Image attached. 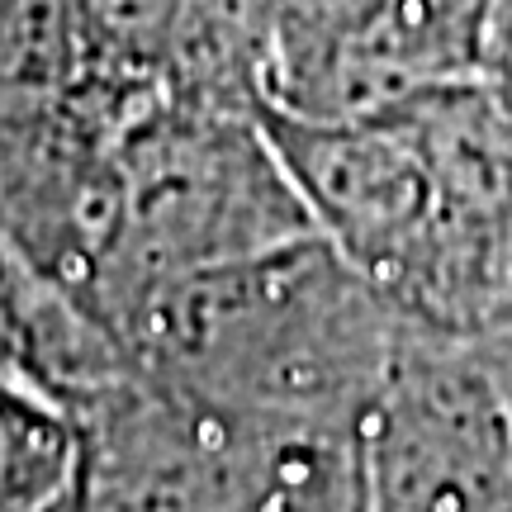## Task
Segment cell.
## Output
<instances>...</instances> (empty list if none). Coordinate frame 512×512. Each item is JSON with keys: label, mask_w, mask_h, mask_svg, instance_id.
Instances as JSON below:
<instances>
[{"label": "cell", "mask_w": 512, "mask_h": 512, "mask_svg": "<svg viewBox=\"0 0 512 512\" xmlns=\"http://www.w3.org/2000/svg\"><path fill=\"white\" fill-rule=\"evenodd\" d=\"M110 328L147 380L313 418H361L403 337L399 313L318 233L147 285Z\"/></svg>", "instance_id": "1"}, {"label": "cell", "mask_w": 512, "mask_h": 512, "mask_svg": "<svg viewBox=\"0 0 512 512\" xmlns=\"http://www.w3.org/2000/svg\"><path fill=\"white\" fill-rule=\"evenodd\" d=\"M72 418L67 512H366L361 418L242 408L138 370Z\"/></svg>", "instance_id": "2"}, {"label": "cell", "mask_w": 512, "mask_h": 512, "mask_svg": "<svg viewBox=\"0 0 512 512\" xmlns=\"http://www.w3.org/2000/svg\"><path fill=\"white\" fill-rule=\"evenodd\" d=\"M114 171V233L95 294L105 323L147 285L318 233L261 114L195 110L157 95L124 128Z\"/></svg>", "instance_id": "3"}, {"label": "cell", "mask_w": 512, "mask_h": 512, "mask_svg": "<svg viewBox=\"0 0 512 512\" xmlns=\"http://www.w3.org/2000/svg\"><path fill=\"white\" fill-rule=\"evenodd\" d=\"M366 512H512V418L484 337L403 328L361 413Z\"/></svg>", "instance_id": "4"}, {"label": "cell", "mask_w": 512, "mask_h": 512, "mask_svg": "<svg viewBox=\"0 0 512 512\" xmlns=\"http://www.w3.org/2000/svg\"><path fill=\"white\" fill-rule=\"evenodd\" d=\"M81 475L76 418L0 366V512H67Z\"/></svg>", "instance_id": "5"}, {"label": "cell", "mask_w": 512, "mask_h": 512, "mask_svg": "<svg viewBox=\"0 0 512 512\" xmlns=\"http://www.w3.org/2000/svg\"><path fill=\"white\" fill-rule=\"evenodd\" d=\"M190 0H72L100 76L162 91V67Z\"/></svg>", "instance_id": "6"}, {"label": "cell", "mask_w": 512, "mask_h": 512, "mask_svg": "<svg viewBox=\"0 0 512 512\" xmlns=\"http://www.w3.org/2000/svg\"><path fill=\"white\" fill-rule=\"evenodd\" d=\"M479 76L494 86V95L512 114V0H494L489 29H484V67Z\"/></svg>", "instance_id": "7"}, {"label": "cell", "mask_w": 512, "mask_h": 512, "mask_svg": "<svg viewBox=\"0 0 512 512\" xmlns=\"http://www.w3.org/2000/svg\"><path fill=\"white\" fill-rule=\"evenodd\" d=\"M484 347H489V361H494V375H498V384H503L508 418H512V328L494 332V337H484Z\"/></svg>", "instance_id": "8"}]
</instances>
